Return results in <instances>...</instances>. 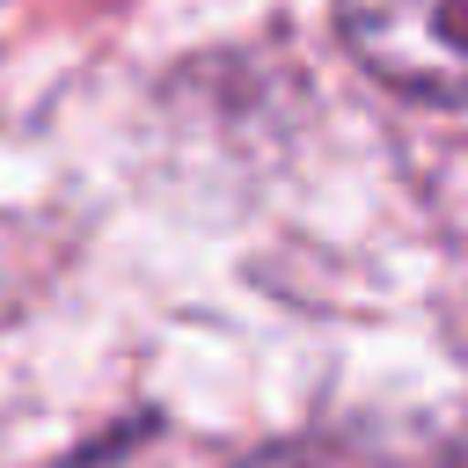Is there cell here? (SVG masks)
I'll return each instance as SVG.
<instances>
[{
    "label": "cell",
    "instance_id": "obj_1",
    "mask_svg": "<svg viewBox=\"0 0 468 468\" xmlns=\"http://www.w3.org/2000/svg\"><path fill=\"white\" fill-rule=\"evenodd\" d=\"M336 22L380 80L468 110V0H336Z\"/></svg>",
    "mask_w": 468,
    "mask_h": 468
},
{
    "label": "cell",
    "instance_id": "obj_2",
    "mask_svg": "<svg viewBox=\"0 0 468 468\" xmlns=\"http://www.w3.org/2000/svg\"><path fill=\"white\" fill-rule=\"evenodd\" d=\"M241 468H380V461H358V453H329V446H278V453H256Z\"/></svg>",
    "mask_w": 468,
    "mask_h": 468
},
{
    "label": "cell",
    "instance_id": "obj_3",
    "mask_svg": "<svg viewBox=\"0 0 468 468\" xmlns=\"http://www.w3.org/2000/svg\"><path fill=\"white\" fill-rule=\"evenodd\" d=\"M453 468H468V439H461V453H453Z\"/></svg>",
    "mask_w": 468,
    "mask_h": 468
}]
</instances>
